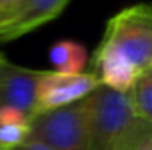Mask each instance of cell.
Wrapping results in <instances>:
<instances>
[{
  "instance_id": "6da1fadb",
  "label": "cell",
  "mask_w": 152,
  "mask_h": 150,
  "mask_svg": "<svg viewBox=\"0 0 152 150\" xmlns=\"http://www.w3.org/2000/svg\"><path fill=\"white\" fill-rule=\"evenodd\" d=\"M81 103L87 117L88 150H118L138 120L129 95L99 85Z\"/></svg>"
},
{
  "instance_id": "7a4b0ae2",
  "label": "cell",
  "mask_w": 152,
  "mask_h": 150,
  "mask_svg": "<svg viewBox=\"0 0 152 150\" xmlns=\"http://www.w3.org/2000/svg\"><path fill=\"white\" fill-rule=\"evenodd\" d=\"M101 44L122 55L138 73L152 66V4H134L112 16Z\"/></svg>"
},
{
  "instance_id": "3957f363",
  "label": "cell",
  "mask_w": 152,
  "mask_h": 150,
  "mask_svg": "<svg viewBox=\"0 0 152 150\" xmlns=\"http://www.w3.org/2000/svg\"><path fill=\"white\" fill-rule=\"evenodd\" d=\"M28 140L51 150H88L87 117L83 103L41 111L30 118Z\"/></svg>"
},
{
  "instance_id": "277c9868",
  "label": "cell",
  "mask_w": 152,
  "mask_h": 150,
  "mask_svg": "<svg viewBox=\"0 0 152 150\" xmlns=\"http://www.w3.org/2000/svg\"><path fill=\"white\" fill-rule=\"evenodd\" d=\"M97 87L99 81L92 73L60 74L55 71H44L36 92V115L41 111L75 104L85 99Z\"/></svg>"
},
{
  "instance_id": "5b68a950",
  "label": "cell",
  "mask_w": 152,
  "mask_h": 150,
  "mask_svg": "<svg viewBox=\"0 0 152 150\" xmlns=\"http://www.w3.org/2000/svg\"><path fill=\"white\" fill-rule=\"evenodd\" d=\"M42 73L5 60L0 66V108H16L32 118L36 115V92Z\"/></svg>"
},
{
  "instance_id": "8992f818",
  "label": "cell",
  "mask_w": 152,
  "mask_h": 150,
  "mask_svg": "<svg viewBox=\"0 0 152 150\" xmlns=\"http://www.w3.org/2000/svg\"><path fill=\"white\" fill-rule=\"evenodd\" d=\"M69 2L71 0H21L11 20L0 27V42L20 39L50 23L64 12Z\"/></svg>"
},
{
  "instance_id": "52a82bcc",
  "label": "cell",
  "mask_w": 152,
  "mask_h": 150,
  "mask_svg": "<svg viewBox=\"0 0 152 150\" xmlns=\"http://www.w3.org/2000/svg\"><path fill=\"white\" fill-rule=\"evenodd\" d=\"M92 66H94L92 74L97 78L99 85L117 90V92H122V94L129 92V88L133 87V83L138 76V71L122 55H118L115 50L101 44V42L94 51Z\"/></svg>"
},
{
  "instance_id": "ba28073f",
  "label": "cell",
  "mask_w": 152,
  "mask_h": 150,
  "mask_svg": "<svg viewBox=\"0 0 152 150\" xmlns=\"http://www.w3.org/2000/svg\"><path fill=\"white\" fill-rule=\"evenodd\" d=\"M50 62L55 67V73L60 74H81L88 64L87 48L71 39H60L50 46L48 51Z\"/></svg>"
},
{
  "instance_id": "9c48e42d",
  "label": "cell",
  "mask_w": 152,
  "mask_h": 150,
  "mask_svg": "<svg viewBox=\"0 0 152 150\" xmlns=\"http://www.w3.org/2000/svg\"><path fill=\"white\" fill-rule=\"evenodd\" d=\"M127 95L134 117L138 120L152 124V66L138 73Z\"/></svg>"
},
{
  "instance_id": "30bf717a",
  "label": "cell",
  "mask_w": 152,
  "mask_h": 150,
  "mask_svg": "<svg viewBox=\"0 0 152 150\" xmlns=\"http://www.w3.org/2000/svg\"><path fill=\"white\" fill-rule=\"evenodd\" d=\"M118 150H152V124L136 120Z\"/></svg>"
},
{
  "instance_id": "8fae6325",
  "label": "cell",
  "mask_w": 152,
  "mask_h": 150,
  "mask_svg": "<svg viewBox=\"0 0 152 150\" xmlns=\"http://www.w3.org/2000/svg\"><path fill=\"white\" fill-rule=\"evenodd\" d=\"M30 124H0V149L12 150L28 140Z\"/></svg>"
},
{
  "instance_id": "7c38bea8",
  "label": "cell",
  "mask_w": 152,
  "mask_h": 150,
  "mask_svg": "<svg viewBox=\"0 0 152 150\" xmlns=\"http://www.w3.org/2000/svg\"><path fill=\"white\" fill-rule=\"evenodd\" d=\"M21 0H0V27L11 20V16L14 14Z\"/></svg>"
},
{
  "instance_id": "4fadbf2b",
  "label": "cell",
  "mask_w": 152,
  "mask_h": 150,
  "mask_svg": "<svg viewBox=\"0 0 152 150\" xmlns=\"http://www.w3.org/2000/svg\"><path fill=\"white\" fill-rule=\"evenodd\" d=\"M12 150H51V149L42 145V143H39V141H36V140H27L25 143H21L20 147H16Z\"/></svg>"
},
{
  "instance_id": "5bb4252c",
  "label": "cell",
  "mask_w": 152,
  "mask_h": 150,
  "mask_svg": "<svg viewBox=\"0 0 152 150\" xmlns=\"http://www.w3.org/2000/svg\"><path fill=\"white\" fill-rule=\"evenodd\" d=\"M5 60H7V58H5V57H4V55H2V53H0V66H2V64H4V62H5Z\"/></svg>"
},
{
  "instance_id": "9a60e30c",
  "label": "cell",
  "mask_w": 152,
  "mask_h": 150,
  "mask_svg": "<svg viewBox=\"0 0 152 150\" xmlns=\"http://www.w3.org/2000/svg\"><path fill=\"white\" fill-rule=\"evenodd\" d=\"M0 150H4V149H0Z\"/></svg>"
}]
</instances>
